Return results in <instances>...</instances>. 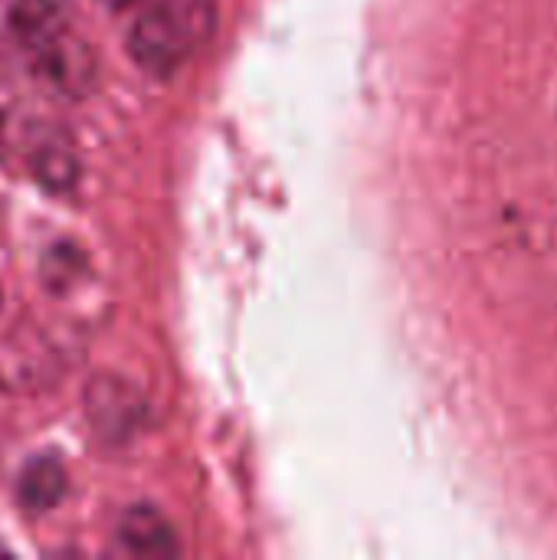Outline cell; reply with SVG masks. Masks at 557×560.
Wrapping results in <instances>:
<instances>
[{"mask_svg":"<svg viewBox=\"0 0 557 560\" xmlns=\"http://www.w3.org/2000/svg\"><path fill=\"white\" fill-rule=\"evenodd\" d=\"M217 26V0H151L128 30L131 59L151 75L181 69Z\"/></svg>","mask_w":557,"mask_h":560,"instance_id":"cell-1","label":"cell"},{"mask_svg":"<svg viewBox=\"0 0 557 560\" xmlns=\"http://www.w3.org/2000/svg\"><path fill=\"white\" fill-rule=\"evenodd\" d=\"M66 495V472L56 459L43 456L30 463L20 476V502L26 512H49Z\"/></svg>","mask_w":557,"mask_h":560,"instance_id":"cell-5","label":"cell"},{"mask_svg":"<svg viewBox=\"0 0 557 560\" xmlns=\"http://www.w3.org/2000/svg\"><path fill=\"white\" fill-rule=\"evenodd\" d=\"M39 167H36V174L56 190V187H66L72 177H76V167H72V161H66L59 151H49V158H43V161H36Z\"/></svg>","mask_w":557,"mask_h":560,"instance_id":"cell-6","label":"cell"},{"mask_svg":"<svg viewBox=\"0 0 557 560\" xmlns=\"http://www.w3.org/2000/svg\"><path fill=\"white\" fill-rule=\"evenodd\" d=\"M36 56V75L62 95H82L89 92L95 79V52L85 39H76L69 30H59L46 43L33 46Z\"/></svg>","mask_w":557,"mask_h":560,"instance_id":"cell-2","label":"cell"},{"mask_svg":"<svg viewBox=\"0 0 557 560\" xmlns=\"http://www.w3.org/2000/svg\"><path fill=\"white\" fill-rule=\"evenodd\" d=\"M118 541L125 545V551L131 555H148V558H164L177 551L174 532L164 522V515L151 505H138L128 509L121 525H118Z\"/></svg>","mask_w":557,"mask_h":560,"instance_id":"cell-3","label":"cell"},{"mask_svg":"<svg viewBox=\"0 0 557 560\" xmlns=\"http://www.w3.org/2000/svg\"><path fill=\"white\" fill-rule=\"evenodd\" d=\"M98 3H102L105 10H121V7H128L131 0H98Z\"/></svg>","mask_w":557,"mask_h":560,"instance_id":"cell-7","label":"cell"},{"mask_svg":"<svg viewBox=\"0 0 557 560\" xmlns=\"http://www.w3.org/2000/svg\"><path fill=\"white\" fill-rule=\"evenodd\" d=\"M69 0H13L10 3V30L23 46H39L59 30H66Z\"/></svg>","mask_w":557,"mask_h":560,"instance_id":"cell-4","label":"cell"}]
</instances>
